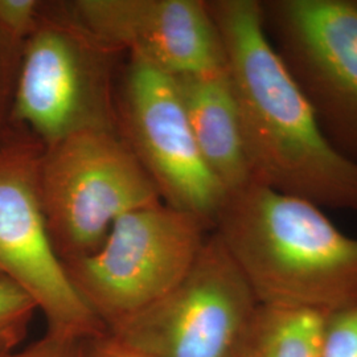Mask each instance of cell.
Masks as SVG:
<instances>
[{"mask_svg": "<svg viewBox=\"0 0 357 357\" xmlns=\"http://www.w3.org/2000/svg\"><path fill=\"white\" fill-rule=\"evenodd\" d=\"M118 131L162 202L215 228L227 192L197 149L172 76L128 57L118 90Z\"/></svg>", "mask_w": 357, "mask_h": 357, "instance_id": "cell-9", "label": "cell"}, {"mask_svg": "<svg viewBox=\"0 0 357 357\" xmlns=\"http://www.w3.org/2000/svg\"><path fill=\"white\" fill-rule=\"evenodd\" d=\"M213 225L165 203L121 217L90 255L64 262L75 290L106 331L169 293Z\"/></svg>", "mask_w": 357, "mask_h": 357, "instance_id": "cell-4", "label": "cell"}, {"mask_svg": "<svg viewBox=\"0 0 357 357\" xmlns=\"http://www.w3.org/2000/svg\"><path fill=\"white\" fill-rule=\"evenodd\" d=\"M116 50L84 26L68 3L44 1L23 41L13 125L44 146L88 131H118Z\"/></svg>", "mask_w": 357, "mask_h": 357, "instance_id": "cell-3", "label": "cell"}, {"mask_svg": "<svg viewBox=\"0 0 357 357\" xmlns=\"http://www.w3.org/2000/svg\"><path fill=\"white\" fill-rule=\"evenodd\" d=\"M44 144L15 128L0 146V277L31 296L47 332L89 340L106 332L77 294L47 228L40 196Z\"/></svg>", "mask_w": 357, "mask_h": 357, "instance_id": "cell-6", "label": "cell"}, {"mask_svg": "<svg viewBox=\"0 0 357 357\" xmlns=\"http://www.w3.org/2000/svg\"><path fill=\"white\" fill-rule=\"evenodd\" d=\"M43 7L40 0H0V28L24 41L38 24Z\"/></svg>", "mask_w": 357, "mask_h": 357, "instance_id": "cell-16", "label": "cell"}, {"mask_svg": "<svg viewBox=\"0 0 357 357\" xmlns=\"http://www.w3.org/2000/svg\"><path fill=\"white\" fill-rule=\"evenodd\" d=\"M253 181L357 212V163L339 153L270 44L258 0H209Z\"/></svg>", "mask_w": 357, "mask_h": 357, "instance_id": "cell-1", "label": "cell"}, {"mask_svg": "<svg viewBox=\"0 0 357 357\" xmlns=\"http://www.w3.org/2000/svg\"><path fill=\"white\" fill-rule=\"evenodd\" d=\"M261 10L323 134L357 163V0H266Z\"/></svg>", "mask_w": 357, "mask_h": 357, "instance_id": "cell-8", "label": "cell"}, {"mask_svg": "<svg viewBox=\"0 0 357 357\" xmlns=\"http://www.w3.org/2000/svg\"><path fill=\"white\" fill-rule=\"evenodd\" d=\"M38 181L63 262L97 250L121 217L163 203L119 132L88 131L44 146Z\"/></svg>", "mask_w": 357, "mask_h": 357, "instance_id": "cell-5", "label": "cell"}, {"mask_svg": "<svg viewBox=\"0 0 357 357\" xmlns=\"http://www.w3.org/2000/svg\"><path fill=\"white\" fill-rule=\"evenodd\" d=\"M86 357H144L116 340L109 332L86 340Z\"/></svg>", "mask_w": 357, "mask_h": 357, "instance_id": "cell-18", "label": "cell"}, {"mask_svg": "<svg viewBox=\"0 0 357 357\" xmlns=\"http://www.w3.org/2000/svg\"><path fill=\"white\" fill-rule=\"evenodd\" d=\"M68 6L94 35L169 76L225 66L205 0H75Z\"/></svg>", "mask_w": 357, "mask_h": 357, "instance_id": "cell-10", "label": "cell"}, {"mask_svg": "<svg viewBox=\"0 0 357 357\" xmlns=\"http://www.w3.org/2000/svg\"><path fill=\"white\" fill-rule=\"evenodd\" d=\"M213 230L259 303L331 311L357 302V238L318 205L252 181L227 195Z\"/></svg>", "mask_w": 357, "mask_h": 357, "instance_id": "cell-2", "label": "cell"}, {"mask_svg": "<svg viewBox=\"0 0 357 357\" xmlns=\"http://www.w3.org/2000/svg\"><path fill=\"white\" fill-rule=\"evenodd\" d=\"M327 312L259 303L231 357H321Z\"/></svg>", "mask_w": 357, "mask_h": 357, "instance_id": "cell-12", "label": "cell"}, {"mask_svg": "<svg viewBox=\"0 0 357 357\" xmlns=\"http://www.w3.org/2000/svg\"><path fill=\"white\" fill-rule=\"evenodd\" d=\"M23 41L0 28V146L13 130V107Z\"/></svg>", "mask_w": 357, "mask_h": 357, "instance_id": "cell-14", "label": "cell"}, {"mask_svg": "<svg viewBox=\"0 0 357 357\" xmlns=\"http://www.w3.org/2000/svg\"><path fill=\"white\" fill-rule=\"evenodd\" d=\"M11 357H86V340L47 332Z\"/></svg>", "mask_w": 357, "mask_h": 357, "instance_id": "cell-17", "label": "cell"}, {"mask_svg": "<svg viewBox=\"0 0 357 357\" xmlns=\"http://www.w3.org/2000/svg\"><path fill=\"white\" fill-rule=\"evenodd\" d=\"M205 165L229 195L253 181L225 66L172 77Z\"/></svg>", "mask_w": 357, "mask_h": 357, "instance_id": "cell-11", "label": "cell"}, {"mask_svg": "<svg viewBox=\"0 0 357 357\" xmlns=\"http://www.w3.org/2000/svg\"><path fill=\"white\" fill-rule=\"evenodd\" d=\"M258 305L241 268L212 230L169 293L107 332L144 357H231Z\"/></svg>", "mask_w": 357, "mask_h": 357, "instance_id": "cell-7", "label": "cell"}, {"mask_svg": "<svg viewBox=\"0 0 357 357\" xmlns=\"http://www.w3.org/2000/svg\"><path fill=\"white\" fill-rule=\"evenodd\" d=\"M321 357H357V302L327 312Z\"/></svg>", "mask_w": 357, "mask_h": 357, "instance_id": "cell-15", "label": "cell"}, {"mask_svg": "<svg viewBox=\"0 0 357 357\" xmlns=\"http://www.w3.org/2000/svg\"><path fill=\"white\" fill-rule=\"evenodd\" d=\"M36 311L28 294L0 277V357H11L19 351Z\"/></svg>", "mask_w": 357, "mask_h": 357, "instance_id": "cell-13", "label": "cell"}]
</instances>
